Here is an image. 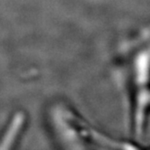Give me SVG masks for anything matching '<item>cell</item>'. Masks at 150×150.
<instances>
[{"instance_id":"cell-1","label":"cell","mask_w":150,"mask_h":150,"mask_svg":"<svg viewBox=\"0 0 150 150\" xmlns=\"http://www.w3.org/2000/svg\"><path fill=\"white\" fill-rule=\"evenodd\" d=\"M130 80L132 86V125L135 134L141 136L146 126L150 106V46L138 50L131 58Z\"/></svg>"}]
</instances>
